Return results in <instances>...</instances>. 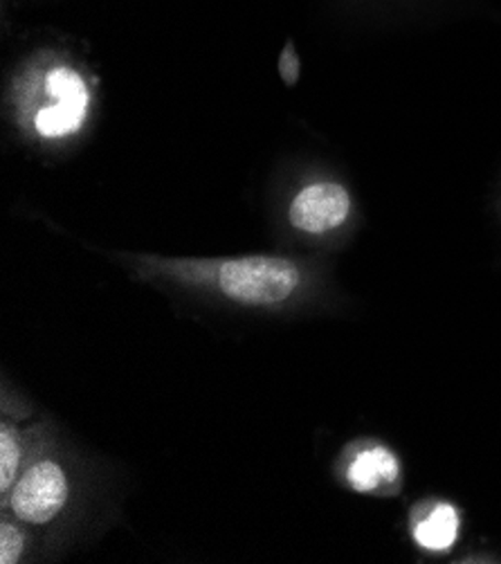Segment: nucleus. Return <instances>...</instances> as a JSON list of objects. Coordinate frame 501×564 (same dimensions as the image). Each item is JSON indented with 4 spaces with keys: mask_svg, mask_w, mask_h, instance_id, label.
Returning a JSON list of instances; mask_svg holds the SVG:
<instances>
[{
    "mask_svg": "<svg viewBox=\"0 0 501 564\" xmlns=\"http://www.w3.org/2000/svg\"><path fill=\"white\" fill-rule=\"evenodd\" d=\"M218 289L248 306L286 302L302 284V268L284 257H243L222 261L216 270Z\"/></svg>",
    "mask_w": 501,
    "mask_h": 564,
    "instance_id": "1",
    "label": "nucleus"
},
{
    "mask_svg": "<svg viewBox=\"0 0 501 564\" xmlns=\"http://www.w3.org/2000/svg\"><path fill=\"white\" fill-rule=\"evenodd\" d=\"M34 90L43 95V101L30 112V124L36 135L62 140L84 127L90 106V88L79 70L68 64H52L36 75Z\"/></svg>",
    "mask_w": 501,
    "mask_h": 564,
    "instance_id": "2",
    "label": "nucleus"
},
{
    "mask_svg": "<svg viewBox=\"0 0 501 564\" xmlns=\"http://www.w3.org/2000/svg\"><path fill=\"white\" fill-rule=\"evenodd\" d=\"M68 499V479L59 464L41 462L14 486L12 511L28 524H45L59 516Z\"/></svg>",
    "mask_w": 501,
    "mask_h": 564,
    "instance_id": "3",
    "label": "nucleus"
},
{
    "mask_svg": "<svg viewBox=\"0 0 501 564\" xmlns=\"http://www.w3.org/2000/svg\"><path fill=\"white\" fill-rule=\"evenodd\" d=\"M351 212V196L338 183H311L291 203L288 218L304 235L338 230Z\"/></svg>",
    "mask_w": 501,
    "mask_h": 564,
    "instance_id": "4",
    "label": "nucleus"
},
{
    "mask_svg": "<svg viewBox=\"0 0 501 564\" xmlns=\"http://www.w3.org/2000/svg\"><path fill=\"white\" fill-rule=\"evenodd\" d=\"M347 477L358 492H375L399 479V462L389 449L371 447L351 462Z\"/></svg>",
    "mask_w": 501,
    "mask_h": 564,
    "instance_id": "5",
    "label": "nucleus"
},
{
    "mask_svg": "<svg viewBox=\"0 0 501 564\" xmlns=\"http://www.w3.org/2000/svg\"><path fill=\"white\" fill-rule=\"evenodd\" d=\"M457 535H459V516L450 503H438L436 509L427 518H423L414 529L416 542L429 551L450 549Z\"/></svg>",
    "mask_w": 501,
    "mask_h": 564,
    "instance_id": "6",
    "label": "nucleus"
},
{
    "mask_svg": "<svg viewBox=\"0 0 501 564\" xmlns=\"http://www.w3.org/2000/svg\"><path fill=\"white\" fill-rule=\"evenodd\" d=\"M21 462V447L17 434L3 425L0 430V490H8L14 484Z\"/></svg>",
    "mask_w": 501,
    "mask_h": 564,
    "instance_id": "7",
    "label": "nucleus"
},
{
    "mask_svg": "<svg viewBox=\"0 0 501 564\" xmlns=\"http://www.w3.org/2000/svg\"><path fill=\"white\" fill-rule=\"evenodd\" d=\"M23 546H25V538L17 527L12 524L0 527V562L3 564L19 562Z\"/></svg>",
    "mask_w": 501,
    "mask_h": 564,
    "instance_id": "8",
    "label": "nucleus"
},
{
    "mask_svg": "<svg viewBox=\"0 0 501 564\" xmlns=\"http://www.w3.org/2000/svg\"><path fill=\"white\" fill-rule=\"evenodd\" d=\"M302 75V64H299V54L293 45V41H288L280 54V77L286 86H295L299 82Z\"/></svg>",
    "mask_w": 501,
    "mask_h": 564,
    "instance_id": "9",
    "label": "nucleus"
}]
</instances>
